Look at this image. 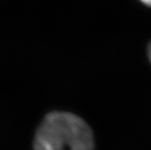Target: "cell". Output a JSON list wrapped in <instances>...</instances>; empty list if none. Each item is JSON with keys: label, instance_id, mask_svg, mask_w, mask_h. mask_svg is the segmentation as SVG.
<instances>
[{"label": "cell", "instance_id": "6da1fadb", "mask_svg": "<svg viewBox=\"0 0 151 150\" xmlns=\"http://www.w3.org/2000/svg\"><path fill=\"white\" fill-rule=\"evenodd\" d=\"M95 150L94 135L79 116L65 111L48 113L39 125L34 150Z\"/></svg>", "mask_w": 151, "mask_h": 150}, {"label": "cell", "instance_id": "7a4b0ae2", "mask_svg": "<svg viewBox=\"0 0 151 150\" xmlns=\"http://www.w3.org/2000/svg\"><path fill=\"white\" fill-rule=\"evenodd\" d=\"M147 56H148L149 62H151V42L149 43V44L147 46Z\"/></svg>", "mask_w": 151, "mask_h": 150}, {"label": "cell", "instance_id": "3957f363", "mask_svg": "<svg viewBox=\"0 0 151 150\" xmlns=\"http://www.w3.org/2000/svg\"><path fill=\"white\" fill-rule=\"evenodd\" d=\"M140 1L143 4H145V5L148 6H151V0H140Z\"/></svg>", "mask_w": 151, "mask_h": 150}]
</instances>
